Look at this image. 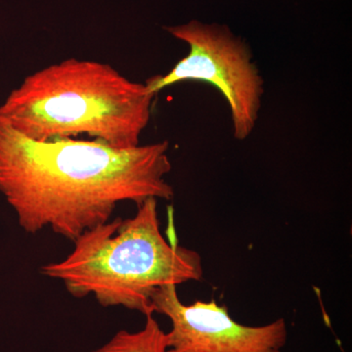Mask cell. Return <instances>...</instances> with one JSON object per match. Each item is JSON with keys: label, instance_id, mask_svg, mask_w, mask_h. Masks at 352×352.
<instances>
[{"label": "cell", "instance_id": "cell-1", "mask_svg": "<svg viewBox=\"0 0 352 352\" xmlns=\"http://www.w3.org/2000/svg\"><path fill=\"white\" fill-rule=\"evenodd\" d=\"M168 141L118 149L98 140L38 141L0 117V194L25 232L50 227L74 242L105 224L118 204L170 201Z\"/></svg>", "mask_w": 352, "mask_h": 352}, {"label": "cell", "instance_id": "cell-2", "mask_svg": "<svg viewBox=\"0 0 352 352\" xmlns=\"http://www.w3.org/2000/svg\"><path fill=\"white\" fill-rule=\"evenodd\" d=\"M156 95L106 63L69 58L28 76L0 117L38 141L87 134L118 149L140 145Z\"/></svg>", "mask_w": 352, "mask_h": 352}, {"label": "cell", "instance_id": "cell-3", "mask_svg": "<svg viewBox=\"0 0 352 352\" xmlns=\"http://www.w3.org/2000/svg\"><path fill=\"white\" fill-rule=\"evenodd\" d=\"M131 219H116L85 231L74 241L73 252L41 270L63 282L75 298L94 295L102 307H124L145 316L154 314L152 296L166 285L203 279L200 254L164 239L157 200L138 206Z\"/></svg>", "mask_w": 352, "mask_h": 352}, {"label": "cell", "instance_id": "cell-4", "mask_svg": "<svg viewBox=\"0 0 352 352\" xmlns=\"http://www.w3.org/2000/svg\"><path fill=\"white\" fill-rule=\"evenodd\" d=\"M189 46V52L168 74L152 76L145 85L153 94L187 80L207 82L219 89L230 110L233 135L251 136L263 105L264 80L250 46L226 25L187 24L164 28Z\"/></svg>", "mask_w": 352, "mask_h": 352}, {"label": "cell", "instance_id": "cell-5", "mask_svg": "<svg viewBox=\"0 0 352 352\" xmlns=\"http://www.w3.org/2000/svg\"><path fill=\"white\" fill-rule=\"evenodd\" d=\"M175 285L157 289L152 296L154 314L171 322L166 333L175 352H283L288 340L285 319L263 326H245L234 320L226 305L214 300L184 305Z\"/></svg>", "mask_w": 352, "mask_h": 352}, {"label": "cell", "instance_id": "cell-6", "mask_svg": "<svg viewBox=\"0 0 352 352\" xmlns=\"http://www.w3.org/2000/svg\"><path fill=\"white\" fill-rule=\"evenodd\" d=\"M91 352H175L168 349L166 333L153 314L146 316L144 328L138 332L120 331L110 342Z\"/></svg>", "mask_w": 352, "mask_h": 352}]
</instances>
